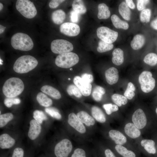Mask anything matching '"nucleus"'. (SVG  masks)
Segmentation results:
<instances>
[{
  "instance_id": "f257e3e1",
  "label": "nucleus",
  "mask_w": 157,
  "mask_h": 157,
  "mask_svg": "<svg viewBox=\"0 0 157 157\" xmlns=\"http://www.w3.org/2000/svg\"><path fill=\"white\" fill-rule=\"evenodd\" d=\"M24 89V85L19 78L12 77L5 82L2 89L4 94L7 97L14 98L20 94Z\"/></svg>"
},
{
  "instance_id": "f03ea898",
  "label": "nucleus",
  "mask_w": 157,
  "mask_h": 157,
  "mask_svg": "<svg viewBox=\"0 0 157 157\" xmlns=\"http://www.w3.org/2000/svg\"><path fill=\"white\" fill-rule=\"evenodd\" d=\"M38 64L37 60L34 57L30 55H24L16 60L13 69L17 73H26L35 68Z\"/></svg>"
},
{
  "instance_id": "7ed1b4c3",
  "label": "nucleus",
  "mask_w": 157,
  "mask_h": 157,
  "mask_svg": "<svg viewBox=\"0 0 157 157\" xmlns=\"http://www.w3.org/2000/svg\"><path fill=\"white\" fill-rule=\"evenodd\" d=\"M11 44L15 49L22 51L30 50L34 46L30 37L26 34L21 33H16L12 36Z\"/></svg>"
},
{
  "instance_id": "20e7f679",
  "label": "nucleus",
  "mask_w": 157,
  "mask_h": 157,
  "mask_svg": "<svg viewBox=\"0 0 157 157\" xmlns=\"http://www.w3.org/2000/svg\"><path fill=\"white\" fill-rule=\"evenodd\" d=\"M79 58L75 53L68 52L58 55L55 60L56 65L59 67L70 68L78 63Z\"/></svg>"
},
{
  "instance_id": "39448f33",
  "label": "nucleus",
  "mask_w": 157,
  "mask_h": 157,
  "mask_svg": "<svg viewBox=\"0 0 157 157\" xmlns=\"http://www.w3.org/2000/svg\"><path fill=\"white\" fill-rule=\"evenodd\" d=\"M17 10L26 18L31 19L37 14V10L33 3L28 0H18L16 3Z\"/></svg>"
},
{
  "instance_id": "423d86ee",
  "label": "nucleus",
  "mask_w": 157,
  "mask_h": 157,
  "mask_svg": "<svg viewBox=\"0 0 157 157\" xmlns=\"http://www.w3.org/2000/svg\"><path fill=\"white\" fill-rule=\"evenodd\" d=\"M138 81L142 90L145 93L150 92L155 87V79L152 77L151 73L149 71H143L139 75Z\"/></svg>"
},
{
  "instance_id": "0eeeda50",
  "label": "nucleus",
  "mask_w": 157,
  "mask_h": 157,
  "mask_svg": "<svg viewBox=\"0 0 157 157\" xmlns=\"http://www.w3.org/2000/svg\"><path fill=\"white\" fill-rule=\"evenodd\" d=\"M51 49L54 53L61 54L70 52L73 49L72 44L63 39H58L53 40L51 44Z\"/></svg>"
},
{
  "instance_id": "6e6552de",
  "label": "nucleus",
  "mask_w": 157,
  "mask_h": 157,
  "mask_svg": "<svg viewBox=\"0 0 157 157\" xmlns=\"http://www.w3.org/2000/svg\"><path fill=\"white\" fill-rule=\"evenodd\" d=\"M72 148L71 142L68 139H63L55 146L54 154L56 157H68Z\"/></svg>"
},
{
  "instance_id": "1a4fd4ad",
  "label": "nucleus",
  "mask_w": 157,
  "mask_h": 157,
  "mask_svg": "<svg viewBox=\"0 0 157 157\" xmlns=\"http://www.w3.org/2000/svg\"><path fill=\"white\" fill-rule=\"evenodd\" d=\"M97 35L101 40L108 43L112 44L117 40V32L105 26L98 28L97 30Z\"/></svg>"
},
{
  "instance_id": "9d476101",
  "label": "nucleus",
  "mask_w": 157,
  "mask_h": 157,
  "mask_svg": "<svg viewBox=\"0 0 157 157\" xmlns=\"http://www.w3.org/2000/svg\"><path fill=\"white\" fill-rule=\"evenodd\" d=\"M60 32L64 34L71 37L77 35L80 33V29L78 24L71 22H65L60 26Z\"/></svg>"
},
{
  "instance_id": "9b49d317",
  "label": "nucleus",
  "mask_w": 157,
  "mask_h": 157,
  "mask_svg": "<svg viewBox=\"0 0 157 157\" xmlns=\"http://www.w3.org/2000/svg\"><path fill=\"white\" fill-rule=\"evenodd\" d=\"M133 123L139 129H143L147 124V119L142 109L138 108L133 113L132 117Z\"/></svg>"
},
{
  "instance_id": "f8f14e48",
  "label": "nucleus",
  "mask_w": 157,
  "mask_h": 157,
  "mask_svg": "<svg viewBox=\"0 0 157 157\" xmlns=\"http://www.w3.org/2000/svg\"><path fill=\"white\" fill-rule=\"evenodd\" d=\"M73 82L83 95L88 96L90 94L92 89L91 83L85 82L79 76L74 77Z\"/></svg>"
},
{
  "instance_id": "ddd939ff",
  "label": "nucleus",
  "mask_w": 157,
  "mask_h": 157,
  "mask_svg": "<svg viewBox=\"0 0 157 157\" xmlns=\"http://www.w3.org/2000/svg\"><path fill=\"white\" fill-rule=\"evenodd\" d=\"M68 122L69 124L76 130L81 133L86 132V129L83 123L74 113H71L68 115Z\"/></svg>"
},
{
  "instance_id": "4468645a",
  "label": "nucleus",
  "mask_w": 157,
  "mask_h": 157,
  "mask_svg": "<svg viewBox=\"0 0 157 157\" xmlns=\"http://www.w3.org/2000/svg\"><path fill=\"white\" fill-rule=\"evenodd\" d=\"M30 126L28 133V136L31 140H34L39 135L41 130L40 124L35 119L31 120Z\"/></svg>"
},
{
  "instance_id": "2eb2a0df",
  "label": "nucleus",
  "mask_w": 157,
  "mask_h": 157,
  "mask_svg": "<svg viewBox=\"0 0 157 157\" xmlns=\"http://www.w3.org/2000/svg\"><path fill=\"white\" fill-rule=\"evenodd\" d=\"M124 130L126 134L131 138L136 139L141 135V132L140 129L132 123L129 122L126 124Z\"/></svg>"
},
{
  "instance_id": "dca6fc26",
  "label": "nucleus",
  "mask_w": 157,
  "mask_h": 157,
  "mask_svg": "<svg viewBox=\"0 0 157 157\" xmlns=\"http://www.w3.org/2000/svg\"><path fill=\"white\" fill-rule=\"evenodd\" d=\"M109 135L117 145H123L125 144L127 139L121 132L115 130H111L108 133Z\"/></svg>"
},
{
  "instance_id": "f3484780",
  "label": "nucleus",
  "mask_w": 157,
  "mask_h": 157,
  "mask_svg": "<svg viewBox=\"0 0 157 157\" xmlns=\"http://www.w3.org/2000/svg\"><path fill=\"white\" fill-rule=\"evenodd\" d=\"M118 70L114 67H112L107 69L105 72L106 79L107 82L110 85L116 83L119 79Z\"/></svg>"
},
{
  "instance_id": "a211bd4d",
  "label": "nucleus",
  "mask_w": 157,
  "mask_h": 157,
  "mask_svg": "<svg viewBox=\"0 0 157 157\" xmlns=\"http://www.w3.org/2000/svg\"><path fill=\"white\" fill-rule=\"evenodd\" d=\"M15 140L8 134L4 133L0 136V147L2 149H7L12 147Z\"/></svg>"
},
{
  "instance_id": "6ab92c4d",
  "label": "nucleus",
  "mask_w": 157,
  "mask_h": 157,
  "mask_svg": "<svg viewBox=\"0 0 157 157\" xmlns=\"http://www.w3.org/2000/svg\"><path fill=\"white\" fill-rule=\"evenodd\" d=\"M115 148L116 152L120 157H137L135 152L122 145H116Z\"/></svg>"
},
{
  "instance_id": "aec40b11",
  "label": "nucleus",
  "mask_w": 157,
  "mask_h": 157,
  "mask_svg": "<svg viewBox=\"0 0 157 157\" xmlns=\"http://www.w3.org/2000/svg\"><path fill=\"white\" fill-rule=\"evenodd\" d=\"M41 90L43 93L55 99H58L61 97V95L59 91L51 86L44 85L41 88Z\"/></svg>"
},
{
  "instance_id": "412c9836",
  "label": "nucleus",
  "mask_w": 157,
  "mask_h": 157,
  "mask_svg": "<svg viewBox=\"0 0 157 157\" xmlns=\"http://www.w3.org/2000/svg\"><path fill=\"white\" fill-rule=\"evenodd\" d=\"M140 144L148 154H154L156 153L155 142L153 140L143 139L141 140Z\"/></svg>"
},
{
  "instance_id": "4be33fe9",
  "label": "nucleus",
  "mask_w": 157,
  "mask_h": 157,
  "mask_svg": "<svg viewBox=\"0 0 157 157\" xmlns=\"http://www.w3.org/2000/svg\"><path fill=\"white\" fill-rule=\"evenodd\" d=\"M77 116L79 120L87 126L93 125L95 124L93 117L85 111H81L78 112Z\"/></svg>"
},
{
  "instance_id": "5701e85b",
  "label": "nucleus",
  "mask_w": 157,
  "mask_h": 157,
  "mask_svg": "<svg viewBox=\"0 0 157 157\" xmlns=\"http://www.w3.org/2000/svg\"><path fill=\"white\" fill-rule=\"evenodd\" d=\"M112 60L115 65H119L124 62V52L123 50L119 48H116L113 51Z\"/></svg>"
},
{
  "instance_id": "b1692460",
  "label": "nucleus",
  "mask_w": 157,
  "mask_h": 157,
  "mask_svg": "<svg viewBox=\"0 0 157 157\" xmlns=\"http://www.w3.org/2000/svg\"><path fill=\"white\" fill-rule=\"evenodd\" d=\"M145 38L142 35L138 34L135 35L131 42V45L133 49L141 48L144 44Z\"/></svg>"
},
{
  "instance_id": "393cba45",
  "label": "nucleus",
  "mask_w": 157,
  "mask_h": 157,
  "mask_svg": "<svg viewBox=\"0 0 157 157\" xmlns=\"http://www.w3.org/2000/svg\"><path fill=\"white\" fill-rule=\"evenodd\" d=\"M91 113L93 117L98 122L103 123L106 121L105 114L99 107L93 106L91 108Z\"/></svg>"
},
{
  "instance_id": "a878e982",
  "label": "nucleus",
  "mask_w": 157,
  "mask_h": 157,
  "mask_svg": "<svg viewBox=\"0 0 157 157\" xmlns=\"http://www.w3.org/2000/svg\"><path fill=\"white\" fill-rule=\"evenodd\" d=\"M66 18V14L62 10L54 11L52 14L51 19L53 22L57 24H62Z\"/></svg>"
},
{
  "instance_id": "bb28decb",
  "label": "nucleus",
  "mask_w": 157,
  "mask_h": 157,
  "mask_svg": "<svg viewBox=\"0 0 157 157\" xmlns=\"http://www.w3.org/2000/svg\"><path fill=\"white\" fill-rule=\"evenodd\" d=\"M98 13L97 17L99 19H106L108 18L110 15L108 7L104 3H101L98 6Z\"/></svg>"
},
{
  "instance_id": "cd10ccee",
  "label": "nucleus",
  "mask_w": 157,
  "mask_h": 157,
  "mask_svg": "<svg viewBox=\"0 0 157 157\" xmlns=\"http://www.w3.org/2000/svg\"><path fill=\"white\" fill-rule=\"evenodd\" d=\"M118 10L120 14L124 19L127 20L130 19L131 11L125 2L123 1L119 4Z\"/></svg>"
},
{
  "instance_id": "c85d7f7f",
  "label": "nucleus",
  "mask_w": 157,
  "mask_h": 157,
  "mask_svg": "<svg viewBox=\"0 0 157 157\" xmlns=\"http://www.w3.org/2000/svg\"><path fill=\"white\" fill-rule=\"evenodd\" d=\"M112 22L114 26L117 28L127 29L129 27L128 24L121 20L116 15L114 14L111 17Z\"/></svg>"
},
{
  "instance_id": "c756f323",
  "label": "nucleus",
  "mask_w": 157,
  "mask_h": 157,
  "mask_svg": "<svg viewBox=\"0 0 157 157\" xmlns=\"http://www.w3.org/2000/svg\"><path fill=\"white\" fill-rule=\"evenodd\" d=\"M36 99L39 103L42 106L48 107L52 104V101L43 93H39L37 95Z\"/></svg>"
},
{
  "instance_id": "7c9ffc66",
  "label": "nucleus",
  "mask_w": 157,
  "mask_h": 157,
  "mask_svg": "<svg viewBox=\"0 0 157 157\" xmlns=\"http://www.w3.org/2000/svg\"><path fill=\"white\" fill-rule=\"evenodd\" d=\"M72 8L78 14H83L86 12V9L83 1L81 0H75L73 2Z\"/></svg>"
},
{
  "instance_id": "2f4dec72",
  "label": "nucleus",
  "mask_w": 157,
  "mask_h": 157,
  "mask_svg": "<svg viewBox=\"0 0 157 157\" xmlns=\"http://www.w3.org/2000/svg\"><path fill=\"white\" fill-rule=\"evenodd\" d=\"M111 99L114 103L118 106H121L122 105L126 104L127 102V99L122 95L114 94L111 96Z\"/></svg>"
},
{
  "instance_id": "473e14b6",
  "label": "nucleus",
  "mask_w": 157,
  "mask_h": 157,
  "mask_svg": "<svg viewBox=\"0 0 157 157\" xmlns=\"http://www.w3.org/2000/svg\"><path fill=\"white\" fill-rule=\"evenodd\" d=\"M113 46V44L108 43L100 40L98 43V46L97 48V50L100 53L104 52L112 49Z\"/></svg>"
},
{
  "instance_id": "72a5a7b5",
  "label": "nucleus",
  "mask_w": 157,
  "mask_h": 157,
  "mask_svg": "<svg viewBox=\"0 0 157 157\" xmlns=\"http://www.w3.org/2000/svg\"><path fill=\"white\" fill-rule=\"evenodd\" d=\"M144 62L147 64L154 66L157 63V55L155 53H150L147 54L144 59Z\"/></svg>"
},
{
  "instance_id": "f704fd0d",
  "label": "nucleus",
  "mask_w": 157,
  "mask_h": 157,
  "mask_svg": "<svg viewBox=\"0 0 157 157\" xmlns=\"http://www.w3.org/2000/svg\"><path fill=\"white\" fill-rule=\"evenodd\" d=\"M67 91L69 95H74L77 98H80L82 95L78 88L73 84H71L68 86Z\"/></svg>"
},
{
  "instance_id": "c9c22d12",
  "label": "nucleus",
  "mask_w": 157,
  "mask_h": 157,
  "mask_svg": "<svg viewBox=\"0 0 157 157\" xmlns=\"http://www.w3.org/2000/svg\"><path fill=\"white\" fill-rule=\"evenodd\" d=\"M13 118V115L11 113H7L0 115V127L2 128L6 125Z\"/></svg>"
},
{
  "instance_id": "e433bc0d",
  "label": "nucleus",
  "mask_w": 157,
  "mask_h": 157,
  "mask_svg": "<svg viewBox=\"0 0 157 157\" xmlns=\"http://www.w3.org/2000/svg\"><path fill=\"white\" fill-rule=\"evenodd\" d=\"M135 90V88L134 85L132 83L129 82L124 93V96L129 99H131L135 95L134 92Z\"/></svg>"
},
{
  "instance_id": "4c0bfd02",
  "label": "nucleus",
  "mask_w": 157,
  "mask_h": 157,
  "mask_svg": "<svg viewBox=\"0 0 157 157\" xmlns=\"http://www.w3.org/2000/svg\"><path fill=\"white\" fill-rule=\"evenodd\" d=\"M33 117L36 121L40 124L42 123L44 120L47 119V117L42 111L36 110L33 113Z\"/></svg>"
},
{
  "instance_id": "58836bf2",
  "label": "nucleus",
  "mask_w": 157,
  "mask_h": 157,
  "mask_svg": "<svg viewBox=\"0 0 157 157\" xmlns=\"http://www.w3.org/2000/svg\"><path fill=\"white\" fill-rule=\"evenodd\" d=\"M151 13V10L149 9H145L142 10L140 15L141 21L143 23L149 22L150 20Z\"/></svg>"
},
{
  "instance_id": "ea45409f",
  "label": "nucleus",
  "mask_w": 157,
  "mask_h": 157,
  "mask_svg": "<svg viewBox=\"0 0 157 157\" xmlns=\"http://www.w3.org/2000/svg\"><path fill=\"white\" fill-rule=\"evenodd\" d=\"M45 111L52 117L58 119L61 118V115L58 110L55 108L53 107L46 108L45 109Z\"/></svg>"
},
{
  "instance_id": "a19ab883",
  "label": "nucleus",
  "mask_w": 157,
  "mask_h": 157,
  "mask_svg": "<svg viewBox=\"0 0 157 157\" xmlns=\"http://www.w3.org/2000/svg\"><path fill=\"white\" fill-rule=\"evenodd\" d=\"M70 157H88L85 151L81 148L75 149L71 155Z\"/></svg>"
},
{
  "instance_id": "79ce46f5",
  "label": "nucleus",
  "mask_w": 157,
  "mask_h": 157,
  "mask_svg": "<svg viewBox=\"0 0 157 157\" xmlns=\"http://www.w3.org/2000/svg\"><path fill=\"white\" fill-rule=\"evenodd\" d=\"M150 2L148 0H137V8L138 10H143L145 8L146 6Z\"/></svg>"
},
{
  "instance_id": "37998d69",
  "label": "nucleus",
  "mask_w": 157,
  "mask_h": 157,
  "mask_svg": "<svg viewBox=\"0 0 157 157\" xmlns=\"http://www.w3.org/2000/svg\"><path fill=\"white\" fill-rule=\"evenodd\" d=\"M24 151L21 148L17 147L14 150L12 157H23Z\"/></svg>"
},
{
  "instance_id": "c03bdc74",
  "label": "nucleus",
  "mask_w": 157,
  "mask_h": 157,
  "mask_svg": "<svg viewBox=\"0 0 157 157\" xmlns=\"http://www.w3.org/2000/svg\"><path fill=\"white\" fill-rule=\"evenodd\" d=\"M102 95L99 91L94 88L92 93L93 99L97 101H100L102 97Z\"/></svg>"
},
{
  "instance_id": "a18cd8bd",
  "label": "nucleus",
  "mask_w": 157,
  "mask_h": 157,
  "mask_svg": "<svg viewBox=\"0 0 157 157\" xmlns=\"http://www.w3.org/2000/svg\"><path fill=\"white\" fill-rule=\"evenodd\" d=\"M65 1L64 0H52L49 3V6L51 8H55L58 7L62 3Z\"/></svg>"
},
{
  "instance_id": "49530a36",
  "label": "nucleus",
  "mask_w": 157,
  "mask_h": 157,
  "mask_svg": "<svg viewBox=\"0 0 157 157\" xmlns=\"http://www.w3.org/2000/svg\"><path fill=\"white\" fill-rule=\"evenodd\" d=\"M81 78L85 82L91 83L93 80L92 75L87 73L83 74L81 76Z\"/></svg>"
},
{
  "instance_id": "de8ad7c7",
  "label": "nucleus",
  "mask_w": 157,
  "mask_h": 157,
  "mask_svg": "<svg viewBox=\"0 0 157 157\" xmlns=\"http://www.w3.org/2000/svg\"><path fill=\"white\" fill-rule=\"evenodd\" d=\"M70 19L72 22H77L79 19V14L74 10L72 11L70 13Z\"/></svg>"
},
{
  "instance_id": "09e8293b",
  "label": "nucleus",
  "mask_w": 157,
  "mask_h": 157,
  "mask_svg": "<svg viewBox=\"0 0 157 157\" xmlns=\"http://www.w3.org/2000/svg\"><path fill=\"white\" fill-rule=\"evenodd\" d=\"M4 103L7 107H11L14 104V98L8 97L6 98L4 101Z\"/></svg>"
},
{
  "instance_id": "8fccbe9b",
  "label": "nucleus",
  "mask_w": 157,
  "mask_h": 157,
  "mask_svg": "<svg viewBox=\"0 0 157 157\" xmlns=\"http://www.w3.org/2000/svg\"><path fill=\"white\" fill-rule=\"evenodd\" d=\"M103 153L104 157H117L113 151L109 149H106Z\"/></svg>"
},
{
  "instance_id": "3c124183",
  "label": "nucleus",
  "mask_w": 157,
  "mask_h": 157,
  "mask_svg": "<svg viewBox=\"0 0 157 157\" xmlns=\"http://www.w3.org/2000/svg\"><path fill=\"white\" fill-rule=\"evenodd\" d=\"M113 105L111 104H106L103 105V107L108 115H110L113 113Z\"/></svg>"
},
{
  "instance_id": "603ef678",
  "label": "nucleus",
  "mask_w": 157,
  "mask_h": 157,
  "mask_svg": "<svg viewBox=\"0 0 157 157\" xmlns=\"http://www.w3.org/2000/svg\"><path fill=\"white\" fill-rule=\"evenodd\" d=\"M125 1L128 6L132 9H134L135 7V6L132 0H126Z\"/></svg>"
},
{
  "instance_id": "864d4df0",
  "label": "nucleus",
  "mask_w": 157,
  "mask_h": 157,
  "mask_svg": "<svg viewBox=\"0 0 157 157\" xmlns=\"http://www.w3.org/2000/svg\"><path fill=\"white\" fill-rule=\"evenodd\" d=\"M94 88L99 92L102 95L104 94L105 93V89L101 86H97Z\"/></svg>"
},
{
  "instance_id": "5fc2aeb1",
  "label": "nucleus",
  "mask_w": 157,
  "mask_h": 157,
  "mask_svg": "<svg viewBox=\"0 0 157 157\" xmlns=\"http://www.w3.org/2000/svg\"><path fill=\"white\" fill-rule=\"evenodd\" d=\"M150 25L153 28L157 30V17L151 22Z\"/></svg>"
},
{
  "instance_id": "6e6d98bb",
  "label": "nucleus",
  "mask_w": 157,
  "mask_h": 157,
  "mask_svg": "<svg viewBox=\"0 0 157 157\" xmlns=\"http://www.w3.org/2000/svg\"><path fill=\"white\" fill-rule=\"evenodd\" d=\"M119 109L118 106L116 104H113L112 106L113 112L117 111Z\"/></svg>"
},
{
  "instance_id": "4d7b16f0",
  "label": "nucleus",
  "mask_w": 157,
  "mask_h": 157,
  "mask_svg": "<svg viewBox=\"0 0 157 157\" xmlns=\"http://www.w3.org/2000/svg\"><path fill=\"white\" fill-rule=\"evenodd\" d=\"M6 27H4L2 25H0V34H1L4 31L5 29L6 28Z\"/></svg>"
},
{
  "instance_id": "13d9d810",
  "label": "nucleus",
  "mask_w": 157,
  "mask_h": 157,
  "mask_svg": "<svg viewBox=\"0 0 157 157\" xmlns=\"http://www.w3.org/2000/svg\"><path fill=\"white\" fill-rule=\"evenodd\" d=\"M3 8V4L0 3V11Z\"/></svg>"
},
{
  "instance_id": "bf43d9fd",
  "label": "nucleus",
  "mask_w": 157,
  "mask_h": 157,
  "mask_svg": "<svg viewBox=\"0 0 157 157\" xmlns=\"http://www.w3.org/2000/svg\"><path fill=\"white\" fill-rule=\"evenodd\" d=\"M0 65H2L3 63H2V62H3V61L0 58Z\"/></svg>"
},
{
  "instance_id": "052dcab7",
  "label": "nucleus",
  "mask_w": 157,
  "mask_h": 157,
  "mask_svg": "<svg viewBox=\"0 0 157 157\" xmlns=\"http://www.w3.org/2000/svg\"><path fill=\"white\" fill-rule=\"evenodd\" d=\"M156 114H157V108L156 109Z\"/></svg>"
},
{
  "instance_id": "680f3d73",
  "label": "nucleus",
  "mask_w": 157,
  "mask_h": 157,
  "mask_svg": "<svg viewBox=\"0 0 157 157\" xmlns=\"http://www.w3.org/2000/svg\"><path fill=\"white\" fill-rule=\"evenodd\" d=\"M68 79L69 80H70V78H68Z\"/></svg>"
},
{
  "instance_id": "e2e57ef3",
  "label": "nucleus",
  "mask_w": 157,
  "mask_h": 157,
  "mask_svg": "<svg viewBox=\"0 0 157 157\" xmlns=\"http://www.w3.org/2000/svg\"><path fill=\"white\" fill-rule=\"evenodd\" d=\"M72 68L70 69V70H72Z\"/></svg>"
}]
</instances>
